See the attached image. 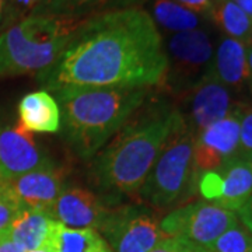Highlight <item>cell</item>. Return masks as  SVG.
I'll return each instance as SVG.
<instances>
[{
    "mask_svg": "<svg viewBox=\"0 0 252 252\" xmlns=\"http://www.w3.org/2000/svg\"><path fill=\"white\" fill-rule=\"evenodd\" d=\"M168 59L160 30L143 7L83 18L62 52L38 80L64 86L150 89L164 86Z\"/></svg>",
    "mask_w": 252,
    "mask_h": 252,
    "instance_id": "6da1fadb",
    "label": "cell"
},
{
    "mask_svg": "<svg viewBox=\"0 0 252 252\" xmlns=\"http://www.w3.org/2000/svg\"><path fill=\"white\" fill-rule=\"evenodd\" d=\"M182 126L185 119L174 105L144 101L108 146L94 156L91 184L112 199L139 192L167 140Z\"/></svg>",
    "mask_w": 252,
    "mask_h": 252,
    "instance_id": "7a4b0ae2",
    "label": "cell"
},
{
    "mask_svg": "<svg viewBox=\"0 0 252 252\" xmlns=\"http://www.w3.org/2000/svg\"><path fill=\"white\" fill-rule=\"evenodd\" d=\"M52 91L59 101L64 140L89 160L143 105L149 89L64 86Z\"/></svg>",
    "mask_w": 252,
    "mask_h": 252,
    "instance_id": "3957f363",
    "label": "cell"
},
{
    "mask_svg": "<svg viewBox=\"0 0 252 252\" xmlns=\"http://www.w3.org/2000/svg\"><path fill=\"white\" fill-rule=\"evenodd\" d=\"M80 21L32 14L0 32V80L48 69Z\"/></svg>",
    "mask_w": 252,
    "mask_h": 252,
    "instance_id": "277c9868",
    "label": "cell"
},
{
    "mask_svg": "<svg viewBox=\"0 0 252 252\" xmlns=\"http://www.w3.org/2000/svg\"><path fill=\"white\" fill-rule=\"evenodd\" d=\"M193 144L187 125L167 140L139 190L144 202L158 209L168 207L188 190L195 174Z\"/></svg>",
    "mask_w": 252,
    "mask_h": 252,
    "instance_id": "5b68a950",
    "label": "cell"
},
{
    "mask_svg": "<svg viewBox=\"0 0 252 252\" xmlns=\"http://www.w3.org/2000/svg\"><path fill=\"white\" fill-rule=\"evenodd\" d=\"M238 221L234 212L212 202H198L171 212L160 223L165 237L182 240L198 251H205Z\"/></svg>",
    "mask_w": 252,
    "mask_h": 252,
    "instance_id": "8992f818",
    "label": "cell"
},
{
    "mask_svg": "<svg viewBox=\"0 0 252 252\" xmlns=\"http://www.w3.org/2000/svg\"><path fill=\"white\" fill-rule=\"evenodd\" d=\"M99 230L114 252H150L165 238L157 217L142 205L108 210Z\"/></svg>",
    "mask_w": 252,
    "mask_h": 252,
    "instance_id": "52a82bcc",
    "label": "cell"
},
{
    "mask_svg": "<svg viewBox=\"0 0 252 252\" xmlns=\"http://www.w3.org/2000/svg\"><path fill=\"white\" fill-rule=\"evenodd\" d=\"M168 73L164 86L175 90L192 89L210 69L213 44L205 30L177 32L164 44Z\"/></svg>",
    "mask_w": 252,
    "mask_h": 252,
    "instance_id": "ba28073f",
    "label": "cell"
},
{
    "mask_svg": "<svg viewBox=\"0 0 252 252\" xmlns=\"http://www.w3.org/2000/svg\"><path fill=\"white\" fill-rule=\"evenodd\" d=\"M240 149V111L203 129L193 144L195 171L219 170L224 162L235 157Z\"/></svg>",
    "mask_w": 252,
    "mask_h": 252,
    "instance_id": "9c48e42d",
    "label": "cell"
},
{
    "mask_svg": "<svg viewBox=\"0 0 252 252\" xmlns=\"http://www.w3.org/2000/svg\"><path fill=\"white\" fill-rule=\"evenodd\" d=\"M52 165L23 126L0 127V182L16 180L30 171Z\"/></svg>",
    "mask_w": 252,
    "mask_h": 252,
    "instance_id": "30bf717a",
    "label": "cell"
},
{
    "mask_svg": "<svg viewBox=\"0 0 252 252\" xmlns=\"http://www.w3.org/2000/svg\"><path fill=\"white\" fill-rule=\"evenodd\" d=\"M188 104V117L184 119L188 132L196 139L203 129L230 114L231 95L224 84L209 70L190 89Z\"/></svg>",
    "mask_w": 252,
    "mask_h": 252,
    "instance_id": "8fae6325",
    "label": "cell"
},
{
    "mask_svg": "<svg viewBox=\"0 0 252 252\" xmlns=\"http://www.w3.org/2000/svg\"><path fill=\"white\" fill-rule=\"evenodd\" d=\"M7 184L23 206L51 216L56 199L63 192L64 178L61 170L48 165L7 181Z\"/></svg>",
    "mask_w": 252,
    "mask_h": 252,
    "instance_id": "7c38bea8",
    "label": "cell"
},
{
    "mask_svg": "<svg viewBox=\"0 0 252 252\" xmlns=\"http://www.w3.org/2000/svg\"><path fill=\"white\" fill-rule=\"evenodd\" d=\"M108 209L93 192L81 188L63 189L51 216L67 228H99Z\"/></svg>",
    "mask_w": 252,
    "mask_h": 252,
    "instance_id": "4fadbf2b",
    "label": "cell"
},
{
    "mask_svg": "<svg viewBox=\"0 0 252 252\" xmlns=\"http://www.w3.org/2000/svg\"><path fill=\"white\" fill-rule=\"evenodd\" d=\"M209 70L227 89H241L250 77L247 45L228 36L223 38Z\"/></svg>",
    "mask_w": 252,
    "mask_h": 252,
    "instance_id": "5bb4252c",
    "label": "cell"
},
{
    "mask_svg": "<svg viewBox=\"0 0 252 252\" xmlns=\"http://www.w3.org/2000/svg\"><path fill=\"white\" fill-rule=\"evenodd\" d=\"M20 125L30 132L55 133L61 130V108L46 91L30 93L18 104Z\"/></svg>",
    "mask_w": 252,
    "mask_h": 252,
    "instance_id": "9a60e30c",
    "label": "cell"
},
{
    "mask_svg": "<svg viewBox=\"0 0 252 252\" xmlns=\"http://www.w3.org/2000/svg\"><path fill=\"white\" fill-rule=\"evenodd\" d=\"M219 171L223 178V189L221 196L215 203L235 213L252 198L251 165L244 157L235 156L224 162Z\"/></svg>",
    "mask_w": 252,
    "mask_h": 252,
    "instance_id": "2e32d148",
    "label": "cell"
},
{
    "mask_svg": "<svg viewBox=\"0 0 252 252\" xmlns=\"http://www.w3.org/2000/svg\"><path fill=\"white\" fill-rule=\"evenodd\" d=\"M58 221L44 212L23 207L10 225L7 237L26 251L36 250L51 241Z\"/></svg>",
    "mask_w": 252,
    "mask_h": 252,
    "instance_id": "e0dca14e",
    "label": "cell"
},
{
    "mask_svg": "<svg viewBox=\"0 0 252 252\" xmlns=\"http://www.w3.org/2000/svg\"><path fill=\"white\" fill-rule=\"evenodd\" d=\"M147 0H46L36 14L83 20L112 10L143 7Z\"/></svg>",
    "mask_w": 252,
    "mask_h": 252,
    "instance_id": "ac0fdd59",
    "label": "cell"
},
{
    "mask_svg": "<svg viewBox=\"0 0 252 252\" xmlns=\"http://www.w3.org/2000/svg\"><path fill=\"white\" fill-rule=\"evenodd\" d=\"M149 14L152 16L157 28L161 27L174 34L198 30L200 26V17L198 14L172 0H152V10Z\"/></svg>",
    "mask_w": 252,
    "mask_h": 252,
    "instance_id": "d6986e66",
    "label": "cell"
},
{
    "mask_svg": "<svg viewBox=\"0 0 252 252\" xmlns=\"http://www.w3.org/2000/svg\"><path fill=\"white\" fill-rule=\"evenodd\" d=\"M209 17L228 38L241 41L247 45L252 32V20L235 1L217 0Z\"/></svg>",
    "mask_w": 252,
    "mask_h": 252,
    "instance_id": "ffe728a7",
    "label": "cell"
},
{
    "mask_svg": "<svg viewBox=\"0 0 252 252\" xmlns=\"http://www.w3.org/2000/svg\"><path fill=\"white\" fill-rule=\"evenodd\" d=\"M54 245L58 252H109L107 243L93 228H67L56 225Z\"/></svg>",
    "mask_w": 252,
    "mask_h": 252,
    "instance_id": "44dd1931",
    "label": "cell"
},
{
    "mask_svg": "<svg viewBox=\"0 0 252 252\" xmlns=\"http://www.w3.org/2000/svg\"><path fill=\"white\" fill-rule=\"evenodd\" d=\"M207 252H252V233L238 220L217 238Z\"/></svg>",
    "mask_w": 252,
    "mask_h": 252,
    "instance_id": "7402d4cb",
    "label": "cell"
},
{
    "mask_svg": "<svg viewBox=\"0 0 252 252\" xmlns=\"http://www.w3.org/2000/svg\"><path fill=\"white\" fill-rule=\"evenodd\" d=\"M46 0H1V31L36 14Z\"/></svg>",
    "mask_w": 252,
    "mask_h": 252,
    "instance_id": "603a6c76",
    "label": "cell"
},
{
    "mask_svg": "<svg viewBox=\"0 0 252 252\" xmlns=\"http://www.w3.org/2000/svg\"><path fill=\"white\" fill-rule=\"evenodd\" d=\"M23 207L10 189L9 184L0 182V235L7 234L13 220Z\"/></svg>",
    "mask_w": 252,
    "mask_h": 252,
    "instance_id": "cb8c5ba5",
    "label": "cell"
},
{
    "mask_svg": "<svg viewBox=\"0 0 252 252\" xmlns=\"http://www.w3.org/2000/svg\"><path fill=\"white\" fill-rule=\"evenodd\" d=\"M199 192L202 193V196L210 200V202H216L221 196V189H223V178L219 170L215 171L202 172L200 178L198 182Z\"/></svg>",
    "mask_w": 252,
    "mask_h": 252,
    "instance_id": "d4e9b609",
    "label": "cell"
},
{
    "mask_svg": "<svg viewBox=\"0 0 252 252\" xmlns=\"http://www.w3.org/2000/svg\"><path fill=\"white\" fill-rule=\"evenodd\" d=\"M240 111V149L243 156L252 153V105Z\"/></svg>",
    "mask_w": 252,
    "mask_h": 252,
    "instance_id": "484cf974",
    "label": "cell"
},
{
    "mask_svg": "<svg viewBox=\"0 0 252 252\" xmlns=\"http://www.w3.org/2000/svg\"><path fill=\"white\" fill-rule=\"evenodd\" d=\"M188 244L184 243L182 240L174 238V237H165L161 243L157 244L150 252H196Z\"/></svg>",
    "mask_w": 252,
    "mask_h": 252,
    "instance_id": "4316f807",
    "label": "cell"
},
{
    "mask_svg": "<svg viewBox=\"0 0 252 252\" xmlns=\"http://www.w3.org/2000/svg\"><path fill=\"white\" fill-rule=\"evenodd\" d=\"M178 3L180 6L185 9L193 11L195 14H203V16H210L212 10L215 7L217 0H172Z\"/></svg>",
    "mask_w": 252,
    "mask_h": 252,
    "instance_id": "83f0119b",
    "label": "cell"
},
{
    "mask_svg": "<svg viewBox=\"0 0 252 252\" xmlns=\"http://www.w3.org/2000/svg\"><path fill=\"white\" fill-rule=\"evenodd\" d=\"M237 213H238V220L252 233V198Z\"/></svg>",
    "mask_w": 252,
    "mask_h": 252,
    "instance_id": "f1b7e54d",
    "label": "cell"
},
{
    "mask_svg": "<svg viewBox=\"0 0 252 252\" xmlns=\"http://www.w3.org/2000/svg\"><path fill=\"white\" fill-rule=\"evenodd\" d=\"M0 252H27L26 250H23L20 245L11 241L7 234L0 235Z\"/></svg>",
    "mask_w": 252,
    "mask_h": 252,
    "instance_id": "f546056e",
    "label": "cell"
},
{
    "mask_svg": "<svg viewBox=\"0 0 252 252\" xmlns=\"http://www.w3.org/2000/svg\"><path fill=\"white\" fill-rule=\"evenodd\" d=\"M235 3L241 7L244 13L252 20V0H235Z\"/></svg>",
    "mask_w": 252,
    "mask_h": 252,
    "instance_id": "4dcf8cb0",
    "label": "cell"
},
{
    "mask_svg": "<svg viewBox=\"0 0 252 252\" xmlns=\"http://www.w3.org/2000/svg\"><path fill=\"white\" fill-rule=\"evenodd\" d=\"M28 252H58V251H56V248H55L54 243H46L45 245H42V247H39V248H36V250H32V251H28Z\"/></svg>",
    "mask_w": 252,
    "mask_h": 252,
    "instance_id": "1f68e13d",
    "label": "cell"
},
{
    "mask_svg": "<svg viewBox=\"0 0 252 252\" xmlns=\"http://www.w3.org/2000/svg\"><path fill=\"white\" fill-rule=\"evenodd\" d=\"M241 157H244L247 161H248V164L251 165V168H252V153H248V154H245V156H241Z\"/></svg>",
    "mask_w": 252,
    "mask_h": 252,
    "instance_id": "d6a6232c",
    "label": "cell"
},
{
    "mask_svg": "<svg viewBox=\"0 0 252 252\" xmlns=\"http://www.w3.org/2000/svg\"><path fill=\"white\" fill-rule=\"evenodd\" d=\"M0 31H1V0H0Z\"/></svg>",
    "mask_w": 252,
    "mask_h": 252,
    "instance_id": "836d02e7",
    "label": "cell"
},
{
    "mask_svg": "<svg viewBox=\"0 0 252 252\" xmlns=\"http://www.w3.org/2000/svg\"><path fill=\"white\" fill-rule=\"evenodd\" d=\"M247 45L251 46L252 48V32H251V36H250V39H248V42H247Z\"/></svg>",
    "mask_w": 252,
    "mask_h": 252,
    "instance_id": "e575fe53",
    "label": "cell"
},
{
    "mask_svg": "<svg viewBox=\"0 0 252 252\" xmlns=\"http://www.w3.org/2000/svg\"><path fill=\"white\" fill-rule=\"evenodd\" d=\"M196 252H207V251H196Z\"/></svg>",
    "mask_w": 252,
    "mask_h": 252,
    "instance_id": "d590c367",
    "label": "cell"
},
{
    "mask_svg": "<svg viewBox=\"0 0 252 252\" xmlns=\"http://www.w3.org/2000/svg\"><path fill=\"white\" fill-rule=\"evenodd\" d=\"M231 1H235V0H231Z\"/></svg>",
    "mask_w": 252,
    "mask_h": 252,
    "instance_id": "8d00e7d4",
    "label": "cell"
}]
</instances>
